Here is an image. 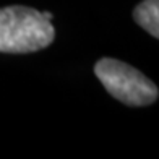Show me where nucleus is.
<instances>
[{
  "label": "nucleus",
  "instance_id": "f257e3e1",
  "mask_svg": "<svg viewBox=\"0 0 159 159\" xmlns=\"http://www.w3.org/2000/svg\"><path fill=\"white\" fill-rule=\"evenodd\" d=\"M55 30L42 11L30 7L0 8V52L30 54L52 44Z\"/></svg>",
  "mask_w": 159,
  "mask_h": 159
},
{
  "label": "nucleus",
  "instance_id": "f03ea898",
  "mask_svg": "<svg viewBox=\"0 0 159 159\" xmlns=\"http://www.w3.org/2000/svg\"><path fill=\"white\" fill-rule=\"evenodd\" d=\"M94 73L111 96L127 106L143 107L157 99V86L132 65L115 59H101L94 65Z\"/></svg>",
  "mask_w": 159,
  "mask_h": 159
},
{
  "label": "nucleus",
  "instance_id": "7ed1b4c3",
  "mask_svg": "<svg viewBox=\"0 0 159 159\" xmlns=\"http://www.w3.org/2000/svg\"><path fill=\"white\" fill-rule=\"evenodd\" d=\"M159 0H143L135 7L133 18L136 25H140L144 31H148L153 38H159Z\"/></svg>",
  "mask_w": 159,
  "mask_h": 159
}]
</instances>
